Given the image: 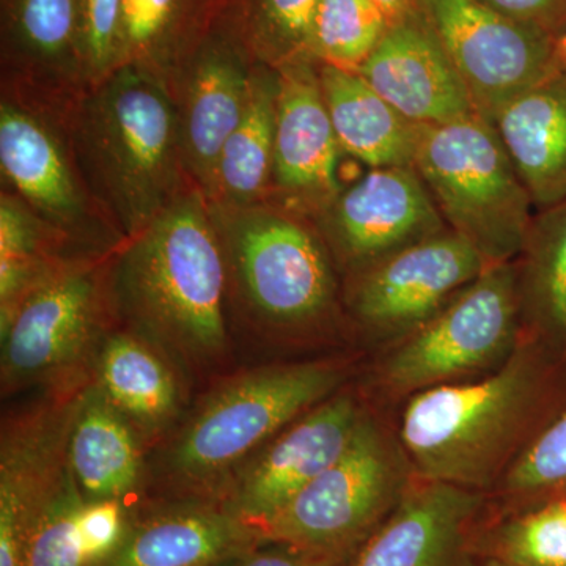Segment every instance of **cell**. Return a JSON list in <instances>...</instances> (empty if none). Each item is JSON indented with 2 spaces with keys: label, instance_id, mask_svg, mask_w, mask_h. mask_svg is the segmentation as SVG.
Here are the masks:
<instances>
[{
  "label": "cell",
  "instance_id": "2e32d148",
  "mask_svg": "<svg viewBox=\"0 0 566 566\" xmlns=\"http://www.w3.org/2000/svg\"><path fill=\"white\" fill-rule=\"evenodd\" d=\"M277 117L271 202L314 221L344 186L342 150L319 85L318 63L277 70Z\"/></svg>",
  "mask_w": 566,
  "mask_h": 566
},
{
  "label": "cell",
  "instance_id": "ba28073f",
  "mask_svg": "<svg viewBox=\"0 0 566 566\" xmlns=\"http://www.w3.org/2000/svg\"><path fill=\"white\" fill-rule=\"evenodd\" d=\"M412 167L446 226L488 266L516 259L535 208L493 123L472 114L422 126Z\"/></svg>",
  "mask_w": 566,
  "mask_h": 566
},
{
  "label": "cell",
  "instance_id": "d590c367",
  "mask_svg": "<svg viewBox=\"0 0 566 566\" xmlns=\"http://www.w3.org/2000/svg\"><path fill=\"white\" fill-rule=\"evenodd\" d=\"M77 534L87 565L111 557L126 534L120 501L85 502L77 516Z\"/></svg>",
  "mask_w": 566,
  "mask_h": 566
},
{
  "label": "cell",
  "instance_id": "4316f807",
  "mask_svg": "<svg viewBox=\"0 0 566 566\" xmlns=\"http://www.w3.org/2000/svg\"><path fill=\"white\" fill-rule=\"evenodd\" d=\"M7 59L31 76H81L80 0H2Z\"/></svg>",
  "mask_w": 566,
  "mask_h": 566
},
{
  "label": "cell",
  "instance_id": "b9f144b4",
  "mask_svg": "<svg viewBox=\"0 0 566 566\" xmlns=\"http://www.w3.org/2000/svg\"><path fill=\"white\" fill-rule=\"evenodd\" d=\"M315 566H337L334 564V562L331 560H318L316 562Z\"/></svg>",
  "mask_w": 566,
  "mask_h": 566
},
{
  "label": "cell",
  "instance_id": "52a82bcc",
  "mask_svg": "<svg viewBox=\"0 0 566 566\" xmlns=\"http://www.w3.org/2000/svg\"><path fill=\"white\" fill-rule=\"evenodd\" d=\"M416 476L394 417L367 403L344 455L256 527L260 542L342 564L400 504Z\"/></svg>",
  "mask_w": 566,
  "mask_h": 566
},
{
  "label": "cell",
  "instance_id": "74e56055",
  "mask_svg": "<svg viewBox=\"0 0 566 566\" xmlns=\"http://www.w3.org/2000/svg\"><path fill=\"white\" fill-rule=\"evenodd\" d=\"M263 549H249L243 556L238 557L234 566H315L323 558H314L300 553L293 547L268 543Z\"/></svg>",
  "mask_w": 566,
  "mask_h": 566
},
{
  "label": "cell",
  "instance_id": "277c9868",
  "mask_svg": "<svg viewBox=\"0 0 566 566\" xmlns=\"http://www.w3.org/2000/svg\"><path fill=\"white\" fill-rule=\"evenodd\" d=\"M214 212L226 262L268 333L283 344L357 352L340 273L314 223L274 203Z\"/></svg>",
  "mask_w": 566,
  "mask_h": 566
},
{
  "label": "cell",
  "instance_id": "8992f818",
  "mask_svg": "<svg viewBox=\"0 0 566 566\" xmlns=\"http://www.w3.org/2000/svg\"><path fill=\"white\" fill-rule=\"evenodd\" d=\"M364 357L337 353L238 376L210 395L175 439L167 471L182 485L221 482L283 428L353 382Z\"/></svg>",
  "mask_w": 566,
  "mask_h": 566
},
{
  "label": "cell",
  "instance_id": "ffe728a7",
  "mask_svg": "<svg viewBox=\"0 0 566 566\" xmlns=\"http://www.w3.org/2000/svg\"><path fill=\"white\" fill-rule=\"evenodd\" d=\"M260 542L240 516L211 506H189L156 515L126 532L99 566H219Z\"/></svg>",
  "mask_w": 566,
  "mask_h": 566
},
{
  "label": "cell",
  "instance_id": "e575fe53",
  "mask_svg": "<svg viewBox=\"0 0 566 566\" xmlns=\"http://www.w3.org/2000/svg\"><path fill=\"white\" fill-rule=\"evenodd\" d=\"M123 0H80L81 61L92 84L122 65Z\"/></svg>",
  "mask_w": 566,
  "mask_h": 566
},
{
  "label": "cell",
  "instance_id": "7402d4cb",
  "mask_svg": "<svg viewBox=\"0 0 566 566\" xmlns=\"http://www.w3.org/2000/svg\"><path fill=\"white\" fill-rule=\"evenodd\" d=\"M318 77L346 155L368 169L412 167L422 125L395 109L357 71L318 63Z\"/></svg>",
  "mask_w": 566,
  "mask_h": 566
},
{
  "label": "cell",
  "instance_id": "484cf974",
  "mask_svg": "<svg viewBox=\"0 0 566 566\" xmlns=\"http://www.w3.org/2000/svg\"><path fill=\"white\" fill-rule=\"evenodd\" d=\"M512 263L521 334L566 349V200L534 212Z\"/></svg>",
  "mask_w": 566,
  "mask_h": 566
},
{
  "label": "cell",
  "instance_id": "cb8c5ba5",
  "mask_svg": "<svg viewBox=\"0 0 566 566\" xmlns=\"http://www.w3.org/2000/svg\"><path fill=\"white\" fill-rule=\"evenodd\" d=\"M93 381L142 439L161 434L180 409L177 376L161 349L139 335L115 333L104 338Z\"/></svg>",
  "mask_w": 566,
  "mask_h": 566
},
{
  "label": "cell",
  "instance_id": "60d3db41",
  "mask_svg": "<svg viewBox=\"0 0 566 566\" xmlns=\"http://www.w3.org/2000/svg\"><path fill=\"white\" fill-rule=\"evenodd\" d=\"M475 566H515V565L505 564V562L495 560V558L480 557L479 562H476Z\"/></svg>",
  "mask_w": 566,
  "mask_h": 566
},
{
  "label": "cell",
  "instance_id": "e0dca14e",
  "mask_svg": "<svg viewBox=\"0 0 566 566\" xmlns=\"http://www.w3.org/2000/svg\"><path fill=\"white\" fill-rule=\"evenodd\" d=\"M182 59V163L210 200L223 144L243 117L255 62L216 14Z\"/></svg>",
  "mask_w": 566,
  "mask_h": 566
},
{
  "label": "cell",
  "instance_id": "5bb4252c",
  "mask_svg": "<svg viewBox=\"0 0 566 566\" xmlns=\"http://www.w3.org/2000/svg\"><path fill=\"white\" fill-rule=\"evenodd\" d=\"M365 408L367 401L354 379L283 428L237 480L230 512L255 528L277 515L294 495L344 455Z\"/></svg>",
  "mask_w": 566,
  "mask_h": 566
},
{
  "label": "cell",
  "instance_id": "7a4b0ae2",
  "mask_svg": "<svg viewBox=\"0 0 566 566\" xmlns=\"http://www.w3.org/2000/svg\"><path fill=\"white\" fill-rule=\"evenodd\" d=\"M207 197L181 192L139 234L117 264L118 300L161 352L192 367L227 353V262Z\"/></svg>",
  "mask_w": 566,
  "mask_h": 566
},
{
  "label": "cell",
  "instance_id": "ab89813d",
  "mask_svg": "<svg viewBox=\"0 0 566 566\" xmlns=\"http://www.w3.org/2000/svg\"><path fill=\"white\" fill-rule=\"evenodd\" d=\"M566 71V31L554 41L553 62H551V74Z\"/></svg>",
  "mask_w": 566,
  "mask_h": 566
},
{
  "label": "cell",
  "instance_id": "1f68e13d",
  "mask_svg": "<svg viewBox=\"0 0 566 566\" xmlns=\"http://www.w3.org/2000/svg\"><path fill=\"white\" fill-rule=\"evenodd\" d=\"M390 22L374 0H318L312 21V61L357 71L386 35Z\"/></svg>",
  "mask_w": 566,
  "mask_h": 566
},
{
  "label": "cell",
  "instance_id": "f35d334b",
  "mask_svg": "<svg viewBox=\"0 0 566 566\" xmlns=\"http://www.w3.org/2000/svg\"><path fill=\"white\" fill-rule=\"evenodd\" d=\"M385 11L390 24L405 20L417 11V0H374Z\"/></svg>",
  "mask_w": 566,
  "mask_h": 566
},
{
  "label": "cell",
  "instance_id": "6da1fadb",
  "mask_svg": "<svg viewBox=\"0 0 566 566\" xmlns=\"http://www.w3.org/2000/svg\"><path fill=\"white\" fill-rule=\"evenodd\" d=\"M566 411V349L521 334L499 370L409 398L394 416L422 479L490 494Z\"/></svg>",
  "mask_w": 566,
  "mask_h": 566
},
{
  "label": "cell",
  "instance_id": "8d00e7d4",
  "mask_svg": "<svg viewBox=\"0 0 566 566\" xmlns=\"http://www.w3.org/2000/svg\"><path fill=\"white\" fill-rule=\"evenodd\" d=\"M557 40L566 31V0H476Z\"/></svg>",
  "mask_w": 566,
  "mask_h": 566
},
{
  "label": "cell",
  "instance_id": "f1b7e54d",
  "mask_svg": "<svg viewBox=\"0 0 566 566\" xmlns=\"http://www.w3.org/2000/svg\"><path fill=\"white\" fill-rule=\"evenodd\" d=\"M318 0H219L216 17L253 62L279 70L312 61V21Z\"/></svg>",
  "mask_w": 566,
  "mask_h": 566
},
{
  "label": "cell",
  "instance_id": "d6986e66",
  "mask_svg": "<svg viewBox=\"0 0 566 566\" xmlns=\"http://www.w3.org/2000/svg\"><path fill=\"white\" fill-rule=\"evenodd\" d=\"M493 123L535 211L566 200V71L517 95Z\"/></svg>",
  "mask_w": 566,
  "mask_h": 566
},
{
  "label": "cell",
  "instance_id": "3957f363",
  "mask_svg": "<svg viewBox=\"0 0 566 566\" xmlns=\"http://www.w3.org/2000/svg\"><path fill=\"white\" fill-rule=\"evenodd\" d=\"M93 87L77 120L81 166L132 240L182 192L180 111L147 66L125 63Z\"/></svg>",
  "mask_w": 566,
  "mask_h": 566
},
{
  "label": "cell",
  "instance_id": "d4e9b609",
  "mask_svg": "<svg viewBox=\"0 0 566 566\" xmlns=\"http://www.w3.org/2000/svg\"><path fill=\"white\" fill-rule=\"evenodd\" d=\"M277 70L253 63L243 117L223 144L210 200L216 207L268 203L273 185Z\"/></svg>",
  "mask_w": 566,
  "mask_h": 566
},
{
  "label": "cell",
  "instance_id": "f546056e",
  "mask_svg": "<svg viewBox=\"0 0 566 566\" xmlns=\"http://www.w3.org/2000/svg\"><path fill=\"white\" fill-rule=\"evenodd\" d=\"M479 557L515 566H566V497L527 512L483 521Z\"/></svg>",
  "mask_w": 566,
  "mask_h": 566
},
{
  "label": "cell",
  "instance_id": "836d02e7",
  "mask_svg": "<svg viewBox=\"0 0 566 566\" xmlns=\"http://www.w3.org/2000/svg\"><path fill=\"white\" fill-rule=\"evenodd\" d=\"M85 504L76 480L69 471L57 491L41 509L29 532L22 566H85L77 534V516Z\"/></svg>",
  "mask_w": 566,
  "mask_h": 566
},
{
  "label": "cell",
  "instance_id": "83f0119b",
  "mask_svg": "<svg viewBox=\"0 0 566 566\" xmlns=\"http://www.w3.org/2000/svg\"><path fill=\"white\" fill-rule=\"evenodd\" d=\"M219 0H123L122 65L163 66L185 57L208 28ZM120 65V66H122Z\"/></svg>",
  "mask_w": 566,
  "mask_h": 566
},
{
  "label": "cell",
  "instance_id": "603a6c76",
  "mask_svg": "<svg viewBox=\"0 0 566 566\" xmlns=\"http://www.w3.org/2000/svg\"><path fill=\"white\" fill-rule=\"evenodd\" d=\"M140 439L92 379L81 395L69 446L71 474L85 502L122 501L134 493L144 471Z\"/></svg>",
  "mask_w": 566,
  "mask_h": 566
},
{
  "label": "cell",
  "instance_id": "4dcf8cb0",
  "mask_svg": "<svg viewBox=\"0 0 566 566\" xmlns=\"http://www.w3.org/2000/svg\"><path fill=\"white\" fill-rule=\"evenodd\" d=\"M566 497V411L486 495L485 521Z\"/></svg>",
  "mask_w": 566,
  "mask_h": 566
},
{
  "label": "cell",
  "instance_id": "8fae6325",
  "mask_svg": "<svg viewBox=\"0 0 566 566\" xmlns=\"http://www.w3.org/2000/svg\"><path fill=\"white\" fill-rule=\"evenodd\" d=\"M417 10L488 122L551 74L556 40L539 29L476 0H417Z\"/></svg>",
  "mask_w": 566,
  "mask_h": 566
},
{
  "label": "cell",
  "instance_id": "5b68a950",
  "mask_svg": "<svg viewBox=\"0 0 566 566\" xmlns=\"http://www.w3.org/2000/svg\"><path fill=\"white\" fill-rule=\"evenodd\" d=\"M520 338L513 263L494 264L422 326L365 356L357 389L394 417L416 395L499 370Z\"/></svg>",
  "mask_w": 566,
  "mask_h": 566
},
{
  "label": "cell",
  "instance_id": "7c38bea8",
  "mask_svg": "<svg viewBox=\"0 0 566 566\" xmlns=\"http://www.w3.org/2000/svg\"><path fill=\"white\" fill-rule=\"evenodd\" d=\"M312 223L342 281L447 229L415 167L368 169Z\"/></svg>",
  "mask_w": 566,
  "mask_h": 566
},
{
  "label": "cell",
  "instance_id": "44dd1931",
  "mask_svg": "<svg viewBox=\"0 0 566 566\" xmlns=\"http://www.w3.org/2000/svg\"><path fill=\"white\" fill-rule=\"evenodd\" d=\"M0 164L3 177L52 229L77 226L84 199L66 153L39 117L10 103L0 107Z\"/></svg>",
  "mask_w": 566,
  "mask_h": 566
},
{
  "label": "cell",
  "instance_id": "9c48e42d",
  "mask_svg": "<svg viewBox=\"0 0 566 566\" xmlns=\"http://www.w3.org/2000/svg\"><path fill=\"white\" fill-rule=\"evenodd\" d=\"M102 277L95 264H59L21 301L2 334V394L88 381L102 348Z\"/></svg>",
  "mask_w": 566,
  "mask_h": 566
},
{
  "label": "cell",
  "instance_id": "30bf717a",
  "mask_svg": "<svg viewBox=\"0 0 566 566\" xmlns=\"http://www.w3.org/2000/svg\"><path fill=\"white\" fill-rule=\"evenodd\" d=\"M488 263L447 227L342 281L354 345L364 356L400 340L438 314Z\"/></svg>",
  "mask_w": 566,
  "mask_h": 566
},
{
  "label": "cell",
  "instance_id": "9a60e30c",
  "mask_svg": "<svg viewBox=\"0 0 566 566\" xmlns=\"http://www.w3.org/2000/svg\"><path fill=\"white\" fill-rule=\"evenodd\" d=\"M486 495L417 475L392 513L337 566H475Z\"/></svg>",
  "mask_w": 566,
  "mask_h": 566
},
{
  "label": "cell",
  "instance_id": "ac0fdd59",
  "mask_svg": "<svg viewBox=\"0 0 566 566\" xmlns=\"http://www.w3.org/2000/svg\"><path fill=\"white\" fill-rule=\"evenodd\" d=\"M357 73L416 125H442L476 114L460 74L419 10L390 24Z\"/></svg>",
  "mask_w": 566,
  "mask_h": 566
},
{
  "label": "cell",
  "instance_id": "d6a6232c",
  "mask_svg": "<svg viewBox=\"0 0 566 566\" xmlns=\"http://www.w3.org/2000/svg\"><path fill=\"white\" fill-rule=\"evenodd\" d=\"M43 222L10 196L0 202V327L59 264L51 263Z\"/></svg>",
  "mask_w": 566,
  "mask_h": 566
},
{
  "label": "cell",
  "instance_id": "4fadbf2b",
  "mask_svg": "<svg viewBox=\"0 0 566 566\" xmlns=\"http://www.w3.org/2000/svg\"><path fill=\"white\" fill-rule=\"evenodd\" d=\"M88 381L52 390L3 419L0 441V566H22L36 516L69 471L71 428Z\"/></svg>",
  "mask_w": 566,
  "mask_h": 566
}]
</instances>
